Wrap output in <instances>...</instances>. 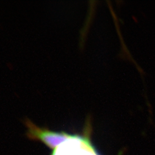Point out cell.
<instances>
[{"instance_id": "7a4b0ae2", "label": "cell", "mask_w": 155, "mask_h": 155, "mask_svg": "<svg viewBox=\"0 0 155 155\" xmlns=\"http://www.w3.org/2000/svg\"><path fill=\"white\" fill-rule=\"evenodd\" d=\"M24 124L27 128L26 135L28 138L41 142L52 151H54L73 135L65 131H55L47 127H39L29 119H25Z\"/></svg>"}, {"instance_id": "6da1fadb", "label": "cell", "mask_w": 155, "mask_h": 155, "mask_svg": "<svg viewBox=\"0 0 155 155\" xmlns=\"http://www.w3.org/2000/svg\"><path fill=\"white\" fill-rule=\"evenodd\" d=\"M91 124L88 122L82 134H73L53 151L52 155H100L91 142Z\"/></svg>"}]
</instances>
